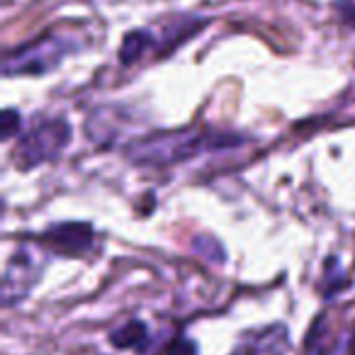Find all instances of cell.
I'll return each instance as SVG.
<instances>
[{"label": "cell", "mask_w": 355, "mask_h": 355, "mask_svg": "<svg viewBox=\"0 0 355 355\" xmlns=\"http://www.w3.org/2000/svg\"><path fill=\"white\" fill-rule=\"evenodd\" d=\"M243 137L232 132H214V129H178V132H158L146 139L132 141L124 148V156L134 166H173L188 158L202 156L209 151L241 146Z\"/></svg>", "instance_id": "cell-1"}, {"label": "cell", "mask_w": 355, "mask_h": 355, "mask_svg": "<svg viewBox=\"0 0 355 355\" xmlns=\"http://www.w3.org/2000/svg\"><path fill=\"white\" fill-rule=\"evenodd\" d=\"M71 141V124L64 117L37 119L15 146V161L20 168L30 171L42 163L56 161Z\"/></svg>", "instance_id": "cell-2"}, {"label": "cell", "mask_w": 355, "mask_h": 355, "mask_svg": "<svg viewBox=\"0 0 355 355\" xmlns=\"http://www.w3.org/2000/svg\"><path fill=\"white\" fill-rule=\"evenodd\" d=\"M76 44L64 35H44L20 49L10 51L3 61L6 76H42L54 71Z\"/></svg>", "instance_id": "cell-3"}, {"label": "cell", "mask_w": 355, "mask_h": 355, "mask_svg": "<svg viewBox=\"0 0 355 355\" xmlns=\"http://www.w3.org/2000/svg\"><path fill=\"white\" fill-rule=\"evenodd\" d=\"M42 272H44V256L40 253V248L30 246V243L17 248L3 272V292H0L3 304L12 306L25 300L40 282Z\"/></svg>", "instance_id": "cell-4"}, {"label": "cell", "mask_w": 355, "mask_h": 355, "mask_svg": "<svg viewBox=\"0 0 355 355\" xmlns=\"http://www.w3.org/2000/svg\"><path fill=\"white\" fill-rule=\"evenodd\" d=\"M40 243L59 256H83L93 248V227L85 222L54 224L42 234Z\"/></svg>", "instance_id": "cell-5"}, {"label": "cell", "mask_w": 355, "mask_h": 355, "mask_svg": "<svg viewBox=\"0 0 355 355\" xmlns=\"http://www.w3.org/2000/svg\"><path fill=\"white\" fill-rule=\"evenodd\" d=\"M292 340L285 324H272L243 334L232 355H290Z\"/></svg>", "instance_id": "cell-6"}, {"label": "cell", "mask_w": 355, "mask_h": 355, "mask_svg": "<svg viewBox=\"0 0 355 355\" xmlns=\"http://www.w3.org/2000/svg\"><path fill=\"white\" fill-rule=\"evenodd\" d=\"M110 343L114 345V348H137V350H144L148 343V329L144 321L139 319H129L127 324H122L119 329H114L112 334H110Z\"/></svg>", "instance_id": "cell-7"}, {"label": "cell", "mask_w": 355, "mask_h": 355, "mask_svg": "<svg viewBox=\"0 0 355 355\" xmlns=\"http://www.w3.org/2000/svg\"><path fill=\"white\" fill-rule=\"evenodd\" d=\"M151 46H153V37L148 35V32H144V30L129 32L122 42V49H119V61H122L124 66L134 64V61L141 59L144 51L151 49Z\"/></svg>", "instance_id": "cell-8"}, {"label": "cell", "mask_w": 355, "mask_h": 355, "mask_svg": "<svg viewBox=\"0 0 355 355\" xmlns=\"http://www.w3.org/2000/svg\"><path fill=\"white\" fill-rule=\"evenodd\" d=\"M304 355H331L329 334H326V321H324V316H319V321L314 324V329L309 331V338H306Z\"/></svg>", "instance_id": "cell-9"}, {"label": "cell", "mask_w": 355, "mask_h": 355, "mask_svg": "<svg viewBox=\"0 0 355 355\" xmlns=\"http://www.w3.org/2000/svg\"><path fill=\"white\" fill-rule=\"evenodd\" d=\"M193 248L209 263H219V266H222L224 258H227L222 243H219L217 239H212V236H198V239H195V243H193Z\"/></svg>", "instance_id": "cell-10"}, {"label": "cell", "mask_w": 355, "mask_h": 355, "mask_svg": "<svg viewBox=\"0 0 355 355\" xmlns=\"http://www.w3.org/2000/svg\"><path fill=\"white\" fill-rule=\"evenodd\" d=\"M324 282L329 285V290L324 292L326 297H334L336 292L343 290V287H345V272H343V268H340L338 258H329V263H326Z\"/></svg>", "instance_id": "cell-11"}, {"label": "cell", "mask_w": 355, "mask_h": 355, "mask_svg": "<svg viewBox=\"0 0 355 355\" xmlns=\"http://www.w3.org/2000/svg\"><path fill=\"white\" fill-rule=\"evenodd\" d=\"M20 127H22L20 114H17L15 110H6L3 119H0V139H3V141L12 139L15 134H20Z\"/></svg>", "instance_id": "cell-12"}, {"label": "cell", "mask_w": 355, "mask_h": 355, "mask_svg": "<svg viewBox=\"0 0 355 355\" xmlns=\"http://www.w3.org/2000/svg\"><path fill=\"white\" fill-rule=\"evenodd\" d=\"M168 355H198V345H195L190 338H185V336H180V338L173 340Z\"/></svg>", "instance_id": "cell-13"}, {"label": "cell", "mask_w": 355, "mask_h": 355, "mask_svg": "<svg viewBox=\"0 0 355 355\" xmlns=\"http://www.w3.org/2000/svg\"><path fill=\"white\" fill-rule=\"evenodd\" d=\"M338 10H343V20L348 22H355V0H338L336 3Z\"/></svg>", "instance_id": "cell-14"}]
</instances>
